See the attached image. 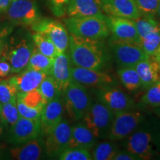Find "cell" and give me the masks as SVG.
Instances as JSON below:
<instances>
[{
  "instance_id": "6da1fadb",
  "label": "cell",
  "mask_w": 160,
  "mask_h": 160,
  "mask_svg": "<svg viewBox=\"0 0 160 160\" xmlns=\"http://www.w3.org/2000/svg\"><path fill=\"white\" fill-rule=\"evenodd\" d=\"M68 48L73 66L103 71L108 65L111 55L102 39L79 37L69 33Z\"/></svg>"
},
{
  "instance_id": "7a4b0ae2",
  "label": "cell",
  "mask_w": 160,
  "mask_h": 160,
  "mask_svg": "<svg viewBox=\"0 0 160 160\" xmlns=\"http://www.w3.org/2000/svg\"><path fill=\"white\" fill-rule=\"evenodd\" d=\"M145 119L124 143L125 151L133 153L139 160L160 157V122L154 118Z\"/></svg>"
},
{
  "instance_id": "3957f363",
  "label": "cell",
  "mask_w": 160,
  "mask_h": 160,
  "mask_svg": "<svg viewBox=\"0 0 160 160\" xmlns=\"http://www.w3.org/2000/svg\"><path fill=\"white\" fill-rule=\"evenodd\" d=\"M33 49L32 36L11 34L6 39L0 59L8 62L12 73H18L27 68Z\"/></svg>"
},
{
  "instance_id": "277c9868",
  "label": "cell",
  "mask_w": 160,
  "mask_h": 160,
  "mask_svg": "<svg viewBox=\"0 0 160 160\" xmlns=\"http://www.w3.org/2000/svg\"><path fill=\"white\" fill-rule=\"evenodd\" d=\"M62 96L64 110L68 117L73 121H81L93 100L87 87L73 79Z\"/></svg>"
},
{
  "instance_id": "5b68a950",
  "label": "cell",
  "mask_w": 160,
  "mask_h": 160,
  "mask_svg": "<svg viewBox=\"0 0 160 160\" xmlns=\"http://www.w3.org/2000/svg\"><path fill=\"white\" fill-rule=\"evenodd\" d=\"M105 17H71L65 20V25L69 33L79 37L103 40L110 35Z\"/></svg>"
},
{
  "instance_id": "8992f818",
  "label": "cell",
  "mask_w": 160,
  "mask_h": 160,
  "mask_svg": "<svg viewBox=\"0 0 160 160\" xmlns=\"http://www.w3.org/2000/svg\"><path fill=\"white\" fill-rule=\"evenodd\" d=\"M114 115L111 109L96 99L92 100L82 120L97 139H105L108 137Z\"/></svg>"
},
{
  "instance_id": "52a82bcc",
  "label": "cell",
  "mask_w": 160,
  "mask_h": 160,
  "mask_svg": "<svg viewBox=\"0 0 160 160\" xmlns=\"http://www.w3.org/2000/svg\"><path fill=\"white\" fill-rule=\"evenodd\" d=\"M110 55L120 68L134 67L138 62L148 57L139 44L116 39L111 37L108 43Z\"/></svg>"
},
{
  "instance_id": "ba28073f",
  "label": "cell",
  "mask_w": 160,
  "mask_h": 160,
  "mask_svg": "<svg viewBox=\"0 0 160 160\" xmlns=\"http://www.w3.org/2000/svg\"><path fill=\"white\" fill-rule=\"evenodd\" d=\"M145 118L143 113L133 109L115 113L108 138L113 142L126 139Z\"/></svg>"
},
{
  "instance_id": "9c48e42d",
  "label": "cell",
  "mask_w": 160,
  "mask_h": 160,
  "mask_svg": "<svg viewBox=\"0 0 160 160\" xmlns=\"http://www.w3.org/2000/svg\"><path fill=\"white\" fill-rule=\"evenodd\" d=\"M94 93L96 99L107 106L114 113L133 110L136 106L134 100L113 85L97 88Z\"/></svg>"
},
{
  "instance_id": "30bf717a",
  "label": "cell",
  "mask_w": 160,
  "mask_h": 160,
  "mask_svg": "<svg viewBox=\"0 0 160 160\" xmlns=\"http://www.w3.org/2000/svg\"><path fill=\"white\" fill-rule=\"evenodd\" d=\"M34 32L43 33L54 44L59 53L66 52L69 45V32L59 22L53 19H40L31 26Z\"/></svg>"
},
{
  "instance_id": "8fae6325",
  "label": "cell",
  "mask_w": 160,
  "mask_h": 160,
  "mask_svg": "<svg viewBox=\"0 0 160 160\" xmlns=\"http://www.w3.org/2000/svg\"><path fill=\"white\" fill-rule=\"evenodd\" d=\"M42 136L40 120L19 117L17 122L9 128L7 141L15 146L22 145L28 142Z\"/></svg>"
},
{
  "instance_id": "7c38bea8",
  "label": "cell",
  "mask_w": 160,
  "mask_h": 160,
  "mask_svg": "<svg viewBox=\"0 0 160 160\" xmlns=\"http://www.w3.org/2000/svg\"><path fill=\"white\" fill-rule=\"evenodd\" d=\"M71 135V126L65 119H62L44 139L45 154L49 157H57L68 148Z\"/></svg>"
},
{
  "instance_id": "4fadbf2b",
  "label": "cell",
  "mask_w": 160,
  "mask_h": 160,
  "mask_svg": "<svg viewBox=\"0 0 160 160\" xmlns=\"http://www.w3.org/2000/svg\"><path fill=\"white\" fill-rule=\"evenodd\" d=\"M8 16L16 25H30L41 19L37 4L32 0H15L8 9Z\"/></svg>"
},
{
  "instance_id": "5bb4252c",
  "label": "cell",
  "mask_w": 160,
  "mask_h": 160,
  "mask_svg": "<svg viewBox=\"0 0 160 160\" xmlns=\"http://www.w3.org/2000/svg\"><path fill=\"white\" fill-rule=\"evenodd\" d=\"M105 22L110 33L112 34L111 37L122 41L140 43L134 20L124 17L106 16Z\"/></svg>"
},
{
  "instance_id": "9a60e30c",
  "label": "cell",
  "mask_w": 160,
  "mask_h": 160,
  "mask_svg": "<svg viewBox=\"0 0 160 160\" xmlns=\"http://www.w3.org/2000/svg\"><path fill=\"white\" fill-rule=\"evenodd\" d=\"M72 78L86 87L99 88L113 85L115 82L111 76L102 71L73 65L72 67Z\"/></svg>"
},
{
  "instance_id": "2e32d148",
  "label": "cell",
  "mask_w": 160,
  "mask_h": 160,
  "mask_svg": "<svg viewBox=\"0 0 160 160\" xmlns=\"http://www.w3.org/2000/svg\"><path fill=\"white\" fill-rule=\"evenodd\" d=\"M64 106L62 99L59 97L44 106L40 117L42 134L45 137L63 119Z\"/></svg>"
},
{
  "instance_id": "e0dca14e",
  "label": "cell",
  "mask_w": 160,
  "mask_h": 160,
  "mask_svg": "<svg viewBox=\"0 0 160 160\" xmlns=\"http://www.w3.org/2000/svg\"><path fill=\"white\" fill-rule=\"evenodd\" d=\"M72 67L73 64L71 62L69 53H67V51L60 53L53 59L50 75L53 77L57 82L61 94H62L73 80Z\"/></svg>"
},
{
  "instance_id": "ac0fdd59",
  "label": "cell",
  "mask_w": 160,
  "mask_h": 160,
  "mask_svg": "<svg viewBox=\"0 0 160 160\" xmlns=\"http://www.w3.org/2000/svg\"><path fill=\"white\" fill-rule=\"evenodd\" d=\"M103 12L108 16L135 20L141 17L134 0H99Z\"/></svg>"
},
{
  "instance_id": "d6986e66",
  "label": "cell",
  "mask_w": 160,
  "mask_h": 160,
  "mask_svg": "<svg viewBox=\"0 0 160 160\" xmlns=\"http://www.w3.org/2000/svg\"><path fill=\"white\" fill-rule=\"evenodd\" d=\"M43 136L28 142L22 145H17L9 150L12 159L18 160H38L43 157L45 152Z\"/></svg>"
},
{
  "instance_id": "ffe728a7",
  "label": "cell",
  "mask_w": 160,
  "mask_h": 160,
  "mask_svg": "<svg viewBox=\"0 0 160 160\" xmlns=\"http://www.w3.org/2000/svg\"><path fill=\"white\" fill-rule=\"evenodd\" d=\"M47 73L34 69L25 68L18 73L17 75L10 77L14 83L18 93H25L37 89L46 77Z\"/></svg>"
},
{
  "instance_id": "44dd1931",
  "label": "cell",
  "mask_w": 160,
  "mask_h": 160,
  "mask_svg": "<svg viewBox=\"0 0 160 160\" xmlns=\"http://www.w3.org/2000/svg\"><path fill=\"white\" fill-rule=\"evenodd\" d=\"M67 11L69 17H105L99 0H69Z\"/></svg>"
},
{
  "instance_id": "7402d4cb",
  "label": "cell",
  "mask_w": 160,
  "mask_h": 160,
  "mask_svg": "<svg viewBox=\"0 0 160 160\" xmlns=\"http://www.w3.org/2000/svg\"><path fill=\"white\" fill-rule=\"evenodd\" d=\"M98 139L84 122H77L71 126V135L68 148H83L91 150L97 144Z\"/></svg>"
},
{
  "instance_id": "603a6c76",
  "label": "cell",
  "mask_w": 160,
  "mask_h": 160,
  "mask_svg": "<svg viewBox=\"0 0 160 160\" xmlns=\"http://www.w3.org/2000/svg\"><path fill=\"white\" fill-rule=\"evenodd\" d=\"M142 82V87L148 88L159 81V64L152 57L142 60L134 66Z\"/></svg>"
},
{
  "instance_id": "cb8c5ba5",
  "label": "cell",
  "mask_w": 160,
  "mask_h": 160,
  "mask_svg": "<svg viewBox=\"0 0 160 160\" xmlns=\"http://www.w3.org/2000/svg\"><path fill=\"white\" fill-rule=\"evenodd\" d=\"M120 82L129 91H137L141 88L142 82L134 67L120 68L117 71Z\"/></svg>"
},
{
  "instance_id": "d4e9b609",
  "label": "cell",
  "mask_w": 160,
  "mask_h": 160,
  "mask_svg": "<svg viewBox=\"0 0 160 160\" xmlns=\"http://www.w3.org/2000/svg\"><path fill=\"white\" fill-rule=\"evenodd\" d=\"M32 39L34 47L42 54L54 59L60 53L54 44L43 33L34 32L32 34Z\"/></svg>"
},
{
  "instance_id": "484cf974",
  "label": "cell",
  "mask_w": 160,
  "mask_h": 160,
  "mask_svg": "<svg viewBox=\"0 0 160 160\" xmlns=\"http://www.w3.org/2000/svg\"><path fill=\"white\" fill-rule=\"evenodd\" d=\"M53 59H54L53 58L48 57L40 53L34 47V49H33L26 68L34 69L37 71H42L49 75L51 73L52 65H53Z\"/></svg>"
},
{
  "instance_id": "4316f807",
  "label": "cell",
  "mask_w": 160,
  "mask_h": 160,
  "mask_svg": "<svg viewBox=\"0 0 160 160\" xmlns=\"http://www.w3.org/2000/svg\"><path fill=\"white\" fill-rule=\"evenodd\" d=\"M92 149V158L95 160H113L119 151V148L113 141L97 144Z\"/></svg>"
},
{
  "instance_id": "83f0119b",
  "label": "cell",
  "mask_w": 160,
  "mask_h": 160,
  "mask_svg": "<svg viewBox=\"0 0 160 160\" xmlns=\"http://www.w3.org/2000/svg\"><path fill=\"white\" fill-rule=\"evenodd\" d=\"M139 45L148 57L154 54L160 46V25L142 38Z\"/></svg>"
},
{
  "instance_id": "f1b7e54d",
  "label": "cell",
  "mask_w": 160,
  "mask_h": 160,
  "mask_svg": "<svg viewBox=\"0 0 160 160\" xmlns=\"http://www.w3.org/2000/svg\"><path fill=\"white\" fill-rule=\"evenodd\" d=\"M20 116L17 106V99L2 104L0 111V119L4 125L10 128L17 122Z\"/></svg>"
},
{
  "instance_id": "f546056e",
  "label": "cell",
  "mask_w": 160,
  "mask_h": 160,
  "mask_svg": "<svg viewBox=\"0 0 160 160\" xmlns=\"http://www.w3.org/2000/svg\"><path fill=\"white\" fill-rule=\"evenodd\" d=\"M47 102L62 97L56 81L51 75H47L38 88Z\"/></svg>"
},
{
  "instance_id": "4dcf8cb0",
  "label": "cell",
  "mask_w": 160,
  "mask_h": 160,
  "mask_svg": "<svg viewBox=\"0 0 160 160\" xmlns=\"http://www.w3.org/2000/svg\"><path fill=\"white\" fill-rule=\"evenodd\" d=\"M17 99L31 108H44V106L48 103L39 88L25 93H18Z\"/></svg>"
},
{
  "instance_id": "1f68e13d",
  "label": "cell",
  "mask_w": 160,
  "mask_h": 160,
  "mask_svg": "<svg viewBox=\"0 0 160 160\" xmlns=\"http://www.w3.org/2000/svg\"><path fill=\"white\" fill-rule=\"evenodd\" d=\"M61 160H91L92 154L89 150L83 148H67L57 157Z\"/></svg>"
},
{
  "instance_id": "d6a6232c",
  "label": "cell",
  "mask_w": 160,
  "mask_h": 160,
  "mask_svg": "<svg viewBox=\"0 0 160 160\" xmlns=\"http://www.w3.org/2000/svg\"><path fill=\"white\" fill-rule=\"evenodd\" d=\"M137 30L139 34V39L143 38L150 32L159 27V22L155 19V17H143L141 16L139 18L134 20Z\"/></svg>"
},
{
  "instance_id": "836d02e7",
  "label": "cell",
  "mask_w": 160,
  "mask_h": 160,
  "mask_svg": "<svg viewBox=\"0 0 160 160\" xmlns=\"http://www.w3.org/2000/svg\"><path fill=\"white\" fill-rule=\"evenodd\" d=\"M17 89L14 83L10 79L0 80V104L9 102L17 99Z\"/></svg>"
},
{
  "instance_id": "e575fe53",
  "label": "cell",
  "mask_w": 160,
  "mask_h": 160,
  "mask_svg": "<svg viewBox=\"0 0 160 160\" xmlns=\"http://www.w3.org/2000/svg\"><path fill=\"white\" fill-rule=\"evenodd\" d=\"M142 105L156 108L160 105V81L153 84L148 88L141 98Z\"/></svg>"
},
{
  "instance_id": "d590c367",
  "label": "cell",
  "mask_w": 160,
  "mask_h": 160,
  "mask_svg": "<svg viewBox=\"0 0 160 160\" xmlns=\"http://www.w3.org/2000/svg\"><path fill=\"white\" fill-rule=\"evenodd\" d=\"M140 14L143 17H155L160 0H134Z\"/></svg>"
},
{
  "instance_id": "8d00e7d4",
  "label": "cell",
  "mask_w": 160,
  "mask_h": 160,
  "mask_svg": "<svg viewBox=\"0 0 160 160\" xmlns=\"http://www.w3.org/2000/svg\"><path fill=\"white\" fill-rule=\"evenodd\" d=\"M17 106L19 116L30 119L40 120L43 108H31L17 99Z\"/></svg>"
},
{
  "instance_id": "74e56055",
  "label": "cell",
  "mask_w": 160,
  "mask_h": 160,
  "mask_svg": "<svg viewBox=\"0 0 160 160\" xmlns=\"http://www.w3.org/2000/svg\"><path fill=\"white\" fill-rule=\"evenodd\" d=\"M52 9L57 16H61L65 13V8L69 0H48Z\"/></svg>"
},
{
  "instance_id": "f35d334b",
  "label": "cell",
  "mask_w": 160,
  "mask_h": 160,
  "mask_svg": "<svg viewBox=\"0 0 160 160\" xmlns=\"http://www.w3.org/2000/svg\"><path fill=\"white\" fill-rule=\"evenodd\" d=\"M12 32H13V27L11 25H5L0 28V59L6 39L11 34Z\"/></svg>"
},
{
  "instance_id": "ab89813d",
  "label": "cell",
  "mask_w": 160,
  "mask_h": 160,
  "mask_svg": "<svg viewBox=\"0 0 160 160\" xmlns=\"http://www.w3.org/2000/svg\"><path fill=\"white\" fill-rule=\"evenodd\" d=\"M11 73V66L6 60L0 59V78H6Z\"/></svg>"
},
{
  "instance_id": "60d3db41",
  "label": "cell",
  "mask_w": 160,
  "mask_h": 160,
  "mask_svg": "<svg viewBox=\"0 0 160 160\" xmlns=\"http://www.w3.org/2000/svg\"><path fill=\"white\" fill-rule=\"evenodd\" d=\"M113 160H139V158L127 151H119Z\"/></svg>"
},
{
  "instance_id": "b9f144b4",
  "label": "cell",
  "mask_w": 160,
  "mask_h": 160,
  "mask_svg": "<svg viewBox=\"0 0 160 160\" xmlns=\"http://www.w3.org/2000/svg\"><path fill=\"white\" fill-rule=\"evenodd\" d=\"M11 3V0H0V11H7Z\"/></svg>"
},
{
  "instance_id": "7bdbcfd3",
  "label": "cell",
  "mask_w": 160,
  "mask_h": 160,
  "mask_svg": "<svg viewBox=\"0 0 160 160\" xmlns=\"http://www.w3.org/2000/svg\"><path fill=\"white\" fill-rule=\"evenodd\" d=\"M160 65V46L159 47V48L157 49V51H156V53L153 54V56H151Z\"/></svg>"
},
{
  "instance_id": "ee69618b",
  "label": "cell",
  "mask_w": 160,
  "mask_h": 160,
  "mask_svg": "<svg viewBox=\"0 0 160 160\" xmlns=\"http://www.w3.org/2000/svg\"><path fill=\"white\" fill-rule=\"evenodd\" d=\"M153 111H154L156 116L160 119V105L158 107L153 108Z\"/></svg>"
},
{
  "instance_id": "f6af8a7d",
  "label": "cell",
  "mask_w": 160,
  "mask_h": 160,
  "mask_svg": "<svg viewBox=\"0 0 160 160\" xmlns=\"http://www.w3.org/2000/svg\"><path fill=\"white\" fill-rule=\"evenodd\" d=\"M4 128H5V125H4L2 122L1 119H0V137H1V136L2 135V133H3Z\"/></svg>"
},
{
  "instance_id": "bcb514c9",
  "label": "cell",
  "mask_w": 160,
  "mask_h": 160,
  "mask_svg": "<svg viewBox=\"0 0 160 160\" xmlns=\"http://www.w3.org/2000/svg\"><path fill=\"white\" fill-rule=\"evenodd\" d=\"M157 15L160 18V1H159V7H158V11H157Z\"/></svg>"
},
{
  "instance_id": "7dc6e473",
  "label": "cell",
  "mask_w": 160,
  "mask_h": 160,
  "mask_svg": "<svg viewBox=\"0 0 160 160\" xmlns=\"http://www.w3.org/2000/svg\"><path fill=\"white\" fill-rule=\"evenodd\" d=\"M159 81H160V65H159Z\"/></svg>"
},
{
  "instance_id": "c3c4849f",
  "label": "cell",
  "mask_w": 160,
  "mask_h": 160,
  "mask_svg": "<svg viewBox=\"0 0 160 160\" xmlns=\"http://www.w3.org/2000/svg\"><path fill=\"white\" fill-rule=\"evenodd\" d=\"M1 106H2V105L0 104V111H1Z\"/></svg>"
},
{
  "instance_id": "681fc988",
  "label": "cell",
  "mask_w": 160,
  "mask_h": 160,
  "mask_svg": "<svg viewBox=\"0 0 160 160\" xmlns=\"http://www.w3.org/2000/svg\"><path fill=\"white\" fill-rule=\"evenodd\" d=\"M11 2H13V1H15V0H11Z\"/></svg>"
},
{
  "instance_id": "f907efd6",
  "label": "cell",
  "mask_w": 160,
  "mask_h": 160,
  "mask_svg": "<svg viewBox=\"0 0 160 160\" xmlns=\"http://www.w3.org/2000/svg\"><path fill=\"white\" fill-rule=\"evenodd\" d=\"M159 24H160V22H159Z\"/></svg>"
}]
</instances>
